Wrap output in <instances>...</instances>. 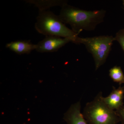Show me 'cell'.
<instances>
[{
  "mask_svg": "<svg viewBox=\"0 0 124 124\" xmlns=\"http://www.w3.org/2000/svg\"><path fill=\"white\" fill-rule=\"evenodd\" d=\"M114 38L115 40L117 41L120 45L124 53V29H120L117 32Z\"/></svg>",
  "mask_w": 124,
  "mask_h": 124,
  "instance_id": "obj_11",
  "label": "cell"
},
{
  "mask_svg": "<svg viewBox=\"0 0 124 124\" xmlns=\"http://www.w3.org/2000/svg\"><path fill=\"white\" fill-rule=\"evenodd\" d=\"M27 2L35 5L39 9V11L48 10L50 7L60 6L67 4L66 0H27Z\"/></svg>",
  "mask_w": 124,
  "mask_h": 124,
  "instance_id": "obj_9",
  "label": "cell"
},
{
  "mask_svg": "<svg viewBox=\"0 0 124 124\" xmlns=\"http://www.w3.org/2000/svg\"><path fill=\"white\" fill-rule=\"evenodd\" d=\"M122 2H123V5H124V0H122Z\"/></svg>",
  "mask_w": 124,
  "mask_h": 124,
  "instance_id": "obj_13",
  "label": "cell"
},
{
  "mask_svg": "<svg viewBox=\"0 0 124 124\" xmlns=\"http://www.w3.org/2000/svg\"><path fill=\"white\" fill-rule=\"evenodd\" d=\"M6 48L18 54H28L36 48V45L29 40H18L8 43Z\"/></svg>",
  "mask_w": 124,
  "mask_h": 124,
  "instance_id": "obj_8",
  "label": "cell"
},
{
  "mask_svg": "<svg viewBox=\"0 0 124 124\" xmlns=\"http://www.w3.org/2000/svg\"><path fill=\"white\" fill-rule=\"evenodd\" d=\"M115 38L112 36H100L93 37H79L76 44L84 45L88 52L93 56L95 70H97L106 62L110 54Z\"/></svg>",
  "mask_w": 124,
  "mask_h": 124,
  "instance_id": "obj_4",
  "label": "cell"
},
{
  "mask_svg": "<svg viewBox=\"0 0 124 124\" xmlns=\"http://www.w3.org/2000/svg\"><path fill=\"white\" fill-rule=\"evenodd\" d=\"M106 11L103 9L89 11L66 4L62 7L59 16L64 24L78 35L82 31H94L104 21Z\"/></svg>",
  "mask_w": 124,
  "mask_h": 124,
  "instance_id": "obj_1",
  "label": "cell"
},
{
  "mask_svg": "<svg viewBox=\"0 0 124 124\" xmlns=\"http://www.w3.org/2000/svg\"><path fill=\"white\" fill-rule=\"evenodd\" d=\"M116 111L119 118L120 122L124 124V106Z\"/></svg>",
  "mask_w": 124,
  "mask_h": 124,
  "instance_id": "obj_12",
  "label": "cell"
},
{
  "mask_svg": "<svg viewBox=\"0 0 124 124\" xmlns=\"http://www.w3.org/2000/svg\"><path fill=\"white\" fill-rule=\"evenodd\" d=\"M35 27L39 33L46 36L71 38L75 44L78 37L62 22L59 16L49 10L39 11Z\"/></svg>",
  "mask_w": 124,
  "mask_h": 124,
  "instance_id": "obj_2",
  "label": "cell"
},
{
  "mask_svg": "<svg viewBox=\"0 0 124 124\" xmlns=\"http://www.w3.org/2000/svg\"><path fill=\"white\" fill-rule=\"evenodd\" d=\"M101 92L87 103L83 115L89 124H117L119 118L116 111L108 107L103 99Z\"/></svg>",
  "mask_w": 124,
  "mask_h": 124,
  "instance_id": "obj_3",
  "label": "cell"
},
{
  "mask_svg": "<svg viewBox=\"0 0 124 124\" xmlns=\"http://www.w3.org/2000/svg\"><path fill=\"white\" fill-rule=\"evenodd\" d=\"M124 85L117 88L113 86L112 91L109 95L103 98V101L111 109L116 111L121 108L124 105Z\"/></svg>",
  "mask_w": 124,
  "mask_h": 124,
  "instance_id": "obj_6",
  "label": "cell"
},
{
  "mask_svg": "<svg viewBox=\"0 0 124 124\" xmlns=\"http://www.w3.org/2000/svg\"><path fill=\"white\" fill-rule=\"evenodd\" d=\"M70 42L73 43V40L71 38L47 36L36 44L35 50L41 53L55 52Z\"/></svg>",
  "mask_w": 124,
  "mask_h": 124,
  "instance_id": "obj_5",
  "label": "cell"
},
{
  "mask_svg": "<svg viewBox=\"0 0 124 124\" xmlns=\"http://www.w3.org/2000/svg\"><path fill=\"white\" fill-rule=\"evenodd\" d=\"M80 101L72 104L64 113L63 119L67 124H89L81 112Z\"/></svg>",
  "mask_w": 124,
  "mask_h": 124,
  "instance_id": "obj_7",
  "label": "cell"
},
{
  "mask_svg": "<svg viewBox=\"0 0 124 124\" xmlns=\"http://www.w3.org/2000/svg\"><path fill=\"white\" fill-rule=\"evenodd\" d=\"M109 75L114 82L120 85L124 84V75L120 67L115 66L109 71Z\"/></svg>",
  "mask_w": 124,
  "mask_h": 124,
  "instance_id": "obj_10",
  "label": "cell"
}]
</instances>
